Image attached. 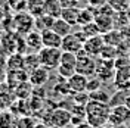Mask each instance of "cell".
<instances>
[{"mask_svg":"<svg viewBox=\"0 0 130 128\" xmlns=\"http://www.w3.org/2000/svg\"><path fill=\"white\" fill-rule=\"evenodd\" d=\"M83 44H84V40L80 37L78 32H70L65 37H62L61 49L62 52H70V53L77 55L80 50H83Z\"/></svg>","mask_w":130,"mask_h":128,"instance_id":"9c48e42d","label":"cell"},{"mask_svg":"<svg viewBox=\"0 0 130 128\" xmlns=\"http://www.w3.org/2000/svg\"><path fill=\"white\" fill-rule=\"evenodd\" d=\"M126 13H127V16H129V19H130V6H129V9L126 10Z\"/></svg>","mask_w":130,"mask_h":128,"instance_id":"b9f144b4","label":"cell"},{"mask_svg":"<svg viewBox=\"0 0 130 128\" xmlns=\"http://www.w3.org/2000/svg\"><path fill=\"white\" fill-rule=\"evenodd\" d=\"M16 118L12 111H2L0 113V128H16Z\"/></svg>","mask_w":130,"mask_h":128,"instance_id":"cb8c5ba5","label":"cell"},{"mask_svg":"<svg viewBox=\"0 0 130 128\" xmlns=\"http://www.w3.org/2000/svg\"><path fill=\"white\" fill-rule=\"evenodd\" d=\"M62 8H78L80 0H59Z\"/></svg>","mask_w":130,"mask_h":128,"instance_id":"836d02e7","label":"cell"},{"mask_svg":"<svg viewBox=\"0 0 130 128\" xmlns=\"http://www.w3.org/2000/svg\"><path fill=\"white\" fill-rule=\"evenodd\" d=\"M127 56H129V59H130V49H129V52H127Z\"/></svg>","mask_w":130,"mask_h":128,"instance_id":"7bdbcfd3","label":"cell"},{"mask_svg":"<svg viewBox=\"0 0 130 128\" xmlns=\"http://www.w3.org/2000/svg\"><path fill=\"white\" fill-rule=\"evenodd\" d=\"M34 21L36 18L31 13H28L27 10L15 12V15L12 16V31L25 35L34 30Z\"/></svg>","mask_w":130,"mask_h":128,"instance_id":"7a4b0ae2","label":"cell"},{"mask_svg":"<svg viewBox=\"0 0 130 128\" xmlns=\"http://www.w3.org/2000/svg\"><path fill=\"white\" fill-rule=\"evenodd\" d=\"M49 77H50V71L44 66H39L36 69H32L30 74H28V81L31 82L34 87H44V84L49 81Z\"/></svg>","mask_w":130,"mask_h":128,"instance_id":"8fae6325","label":"cell"},{"mask_svg":"<svg viewBox=\"0 0 130 128\" xmlns=\"http://www.w3.org/2000/svg\"><path fill=\"white\" fill-rule=\"evenodd\" d=\"M95 13H96V9L90 8H80V13H78V24L77 25H84L89 24V22H93L95 21Z\"/></svg>","mask_w":130,"mask_h":128,"instance_id":"4316f807","label":"cell"},{"mask_svg":"<svg viewBox=\"0 0 130 128\" xmlns=\"http://www.w3.org/2000/svg\"><path fill=\"white\" fill-rule=\"evenodd\" d=\"M89 97L92 99V100L104 102V103H109V99H111V96L106 93L105 90H102V88H98V90H95V91H90Z\"/></svg>","mask_w":130,"mask_h":128,"instance_id":"f546056e","label":"cell"},{"mask_svg":"<svg viewBox=\"0 0 130 128\" xmlns=\"http://www.w3.org/2000/svg\"><path fill=\"white\" fill-rule=\"evenodd\" d=\"M105 46V40H104V35L99 34V35H95V37H89L87 40L84 41L83 44V50L87 52L90 56H99L101 50Z\"/></svg>","mask_w":130,"mask_h":128,"instance_id":"30bf717a","label":"cell"},{"mask_svg":"<svg viewBox=\"0 0 130 128\" xmlns=\"http://www.w3.org/2000/svg\"><path fill=\"white\" fill-rule=\"evenodd\" d=\"M25 43L30 52H40L43 46V40H41V32L37 30H32L28 34H25Z\"/></svg>","mask_w":130,"mask_h":128,"instance_id":"2e32d148","label":"cell"},{"mask_svg":"<svg viewBox=\"0 0 130 128\" xmlns=\"http://www.w3.org/2000/svg\"><path fill=\"white\" fill-rule=\"evenodd\" d=\"M24 60H25L24 53L15 52V53L9 55L8 59H6V68H8V71H12V69H24Z\"/></svg>","mask_w":130,"mask_h":128,"instance_id":"ac0fdd59","label":"cell"},{"mask_svg":"<svg viewBox=\"0 0 130 128\" xmlns=\"http://www.w3.org/2000/svg\"><path fill=\"white\" fill-rule=\"evenodd\" d=\"M41 40H43V46L44 47H59L62 44V37L55 32L52 28L41 31Z\"/></svg>","mask_w":130,"mask_h":128,"instance_id":"e0dca14e","label":"cell"},{"mask_svg":"<svg viewBox=\"0 0 130 128\" xmlns=\"http://www.w3.org/2000/svg\"><path fill=\"white\" fill-rule=\"evenodd\" d=\"M108 5L115 12H126L130 6V0H108Z\"/></svg>","mask_w":130,"mask_h":128,"instance_id":"1f68e13d","label":"cell"},{"mask_svg":"<svg viewBox=\"0 0 130 128\" xmlns=\"http://www.w3.org/2000/svg\"><path fill=\"white\" fill-rule=\"evenodd\" d=\"M61 56H62V49L59 47H43L39 52L40 65L47 68L49 71L58 69L61 63Z\"/></svg>","mask_w":130,"mask_h":128,"instance_id":"3957f363","label":"cell"},{"mask_svg":"<svg viewBox=\"0 0 130 128\" xmlns=\"http://www.w3.org/2000/svg\"><path fill=\"white\" fill-rule=\"evenodd\" d=\"M6 75H8V72H5V69H3V65H0V84L6 82Z\"/></svg>","mask_w":130,"mask_h":128,"instance_id":"8d00e7d4","label":"cell"},{"mask_svg":"<svg viewBox=\"0 0 130 128\" xmlns=\"http://www.w3.org/2000/svg\"><path fill=\"white\" fill-rule=\"evenodd\" d=\"M46 124L52 125L53 128H67L68 125H71V111L64 106L53 108Z\"/></svg>","mask_w":130,"mask_h":128,"instance_id":"5b68a950","label":"cell"},{"mask_svg":"<svg viewBox=\"0 0 130 128\" xmlns=\"http://www.w3.org/2000/svg\"><path fill=\"white\" fill-rule=\"evenodd\" d=\"M36 125H37V121L31 115H22L16 121V128H36Z\"/></svg>","mask_w":130,"mask_h":128,"instance_id":"f1b7e54d","label":"cell"},{"mask_svg":"<svg viewBox=\"0 0 130 128\" xmlns=\"http://www.w3.org/2000/svg\"><path fill=\"white\" fill-rule=\"evenodd\" d=\"M53 21H55V18L43 13L41 16H37V18H36V21H34V28L40 32L44 31V30H49V28H52Z\"/></svg>","mask_w":130,"mask_h":128,"instance_id":"484cf974","label":"cell"},{"mask_svg":"<svg viewBox=\"0 0 130 128\" xmlns=\"http://www.w3.org/2000/svg\"><path fill=\"white\" fill-rule=\"evenodd\" d=\"M108 124H111V125H114L117 128L121 127V125H126V124H130V109L126 104L112 106Z\"/></svg>","mask_w":130,"mask_h":128,"instance_id":"52a82bcc","label":"cell"},{"mask_svg":"<svg viewBox=\"0 0 130 128\" xmlns=\"http://www.w3.org/2000/svg\"><path fill=\"white\" fill-rule=\"evenodd\" d=\"M102 81L98 78L96 75H93V77H89V81H87V88H86V91L90 93V91H95L98 88H102Z\"/></svg>","mask_w":130,"mask_h":128,"instance_id":"d6a6232c","label":"cell"},{"mask_svg":"<svg viewBox=\"0 0 130 128\" xmlns=\"http://www.w3.org/2000/svg\"><path fill=\"white\" fill-rule=\"evenodd\" d=\"M118 55H120V52H118L117 46L105 44L104 49L101 50V53H99V57H101V59H109V60H114Z\"/></svg>","mask_w":130,"mask_h":128,"instance_id":"83f0119b","label":"cell"},{"mask_svg":"<svg viewBox=\"0 0 130 128\" xmlns=\"http://www.w3.org/2000/svg\"><path fill=\"white\" fill-rule=\"evenodd\" d=\"M124 104H126V106H127V108L130 109V94H127V96H126V100H124Z\"/></svg>","mask_w":130,"mask_h":128,"instance_id":"ab89813d","label":"cell"},{"mask_svg":"<svg viewBox=\"0 0 130 128\" xmlns=\"http://www.w3.org/2000/svg\"><path fill=\"white\" fill-rule=\"evenodd\" d=\"M102 128H117V127H114V125H111V124H109V125H104Z\"/></svg>","mask_w":130,"mask_h":128,"instance_id":"60d3db41","label":"cell"},{"mask_svg":"<svg viewBox=\"0 0 130 128\" xmlns=\"http://www.w3.org/2000/svg\"><path fill=\"white\" fill-rule=\"evenodd\" d=\"M74 128H95L93 125H90L87 121H84V122H81V124H78V125H75Z\"/></svg>","mask_w":130,"mask_h":128,"instance_id":"74e56055","label":"cell"},{"mask_svg":"<svg viewBox=\"0 0 130 128\" xmlns=\"http://www.w3.org/2000/svg\"><path fill=\"white\" fill-rule=\"evenodd\" d=\"M78 13H80V8H64L61 18L74 27L78 24Z\"/></svg>","mask_w":130,"mask_h":128,"instance_id":"603a6c76","label":"cell"},{"mask_svg":"<svg viewBox=\"0 0 130 128\" xmlns=\"http://www.w3.org/2000/svg\"><path fill=\"white\" fill-rule=\"evenodd\" d=\"M115 65H114V60H109V59H99L96 60V75L102 82H109V81H114V75H115Z\"/></svg>","mask_w":130,"mask_h":128,"instance_id":"ba28073f","label":"cell"},{"mask_svg":"<svg viewBox=\"0 0 130 128\" xmlns=\"http://www.w3.org/2000/svg\"><path fill=\"white\" fill-rule=\"evenodd\" d=\"M40 66V59H39V52H31L25 55V60H24V69L28 74Z\"/></svg>","mask_w":130,"mask_h":128,"instance_id":"d4e9b609","label":"cell"},{"mask_svg":"<svg viewBox=\"0 0 130 128\" xmlns=\"http://www.w3.org/2000/svg\"><path fill=\"white\" fill-rule=\"evenodd\" d=\"M87 3H89L90 8L99 9V8H102V6H105L106 3H108V0H87Z\"/></svg>","mask_w":130,"mask_h":128,"instance_id":"e575fe53","label":"cell"},{"mask_svg":"<svg viewBox=\"0 0 130 128\" xmlns=\"http://www.w3.org/2000/svg\"><path fill=\"white\" fill-rule=\"evenodd\" d=\"M114 86L117 90H126V91L130 90V65L115 71Z\"/></svg>","mask_w":130,"mask_h":128,"instance_id":"7c38bea8","label":"cell"},{"mask_svg":"<svg viewBox=\"0 0 130 128\" xmlns=\"http://www.w3.org/2000/svg\"><path fill=\"white\" fill-rule=\"evenodd\" d=\"M75 72H78L81 75H86V77H93L95 72H96V59H95V56H90L87 52L80 50L77 53Z\"/></svg>","mask_w":130,"mask_h":128,"instance_id":"277c9868","label":"cell"},{"mask_svg":"<svg viewBox=\"0 0 130 128\" xmlns=\"http://www.w3.org/2000/svg\"><path fill=\"white\" fill-rule=\"evenodd\" d=\"M27 12L34 18L44 13V0H27Z\"/></svg>","mask_w":130,"mask_h":128,"instance_id":"7402d4cb","label":"cell"},{"mask_svg":"<svg viewBox=\"0 0 130 128\" xmlns=\"http://www.w3.org/2000/svg\"><path fill=\"white\" fill-rule=\"evenodd\" d=\"M109 113H111L109 103L98 102L92 99L86 103V121L95 128H102L104 125H106L109 119Z\"/></svg>","mask_w":130,"mask_h":128,"instance_id":"6da1fadb","label":"cell"},{"mask_svg":"<svg viewBox=\"0 0 130 128\" xmlns=\"http://www.w3.org/2000/svg\"><path fill=\"white\" fill-rule=\"evenodd\" d=\"M8 53H6V50L0 46V65H3V63H6V59H8Z\"/></svg>","mask_w":130,"mask_h":128,"instance_id":"d590c367","label":"cell"},{"mask_svg":"<svg viewBox=\"0 0 130 128\" xmlns=\"http://www.w3.org/2000/svg\"><path fill=\"white\" fill-rule=\"evenodd\" d=\"M126 96H127V93H126V90H117L115 93H114L111 99H109V106L112 108V106H118V104H124V100H126Z\"/></svg>","mask_w":130,"mask_h":128,"instance_id":"4dcf8cb0","label":"cell"},{"mask_svg":"<svg viewBox=\"0 0 130 128\" xmlns=\"http://www.w3.org/2000/svg\"><path fill=\"white\" fill-rule=\"evenodd\" d=\"M67 81H68V87H70L71 94H74V93H81V91H86L89 77L81 75V74H78V72H75V74H74V75H71V77H70Z\"/></svg>","mask_w":130,"mask_h":128,"instance_id":"4fadbf2b","label":"cell"},{"mask_svg":"<svg viewBox=\"0 0 130 128\" xmlns=\"http://www.w3.org/2000/svg\"><path fill=\"white\" fill-rule=\"evenodd\" d=\"M0 46L6 50L8 55H12L16 52V46H18V32L15 31H6L2 37H0Z\"/></svg>","mask_w":130,"mask_h":128,"instance_id":"5bb4252c","label":"cell"},{"mask_svg":"<svg viewBox=\"0 0 130 128\" xmlns=\"http://www.w3.org/2000/svg\"><path fill=\"white\" fill-rule=\"evenodd\" d=\"M62 5L59 0H44V15L52 18H59L62 13Z\"/></svg>","mask_w":130,"mask_h":128,"instance_id":"d6986e66","label":"cell"},{"mask_svg":"<svg viewBox=\"0 0 130 128\" xmlns=\"http://www.w3.org/2000/svg\"><path fill=\"white\" fill-rule=\"evenodd\" d=\"M67 128H68V127H67Z\"/></svg>","mask_w":130,"mask_h":128,"instance_id":"ee69618b","label":"cell"},{"mask_svg":"<svg viewBox=\"0 0 130 128\" xmlns=\"http://www.w3.org/2000/svg\"><path fill=\"white\" fill-rule=\"evenodd\" d=\"M75 66H77V55L70 53V52H62L61 56V63L58 66V74L65 80H68L71 75L75 74Z\"/></svg>","mask_w":130,"mask_h":128,"instance_id":"8992f818","label":"cell"},{"mask_svg":"<svg viewBox=\"0 0 130 128\" xmlns=\"http://www.w3.org/2000/svg\"><path fill=\"white\" fill-rule=\"evenodd\" d=\"M36 128H53L52 125H49V124H46V122H37V125H36Z\"/></svg>","mask_w":130,"mask_h":128,"instance_id":"f35d334b","label":"cell"},{"mask_svg":"<svg viewBox=\"0 0 130 128\" xmlns=\"http://www.w3.org/2000/svg\"><path fill=\"white\" fill-rule=\"evenodd\" d=\"M24 81H28V72L25 69H12V71H8V75H6L8 87L15 88L21 82H24Z\"/></svg>","mask_w":130,"mask_h":128,"instance_id":"9a60e30c","label":"cell"},{"mask_svg":"<svg viewBox=\"0 0 130 128\" xmlns=\"http://www.w3.org/2000/svg\"><path fill=\"white\" fill-rule=\"evenodd\" d=\"M52 30L55 32H58L61 37H65L67 34H70V32H73V25L68 24L65 19H62L61 16L59 18H55V21H53V25H52Z\"/></svg>","mask_w":130,"mask_h":128,"instance_id":"ffe728a7","label":"cell"},{"mask_svg":"<svg viewBox=\"0 0 130 128\" xmlns=\"http://www.w3.org/2000/svg\"><path fill=\"white\" fill-rule=\"evenodd\" d=\"M80 35L84 38V41L87 40L89 37H95V35H99L101 34V30L98 24L93 21V22H89V24H84V25H80Z\"/></svg>","mask_w":130,"mask_h":128,"instance_id":"44dd1931","label":"cell"}]
</instances>
